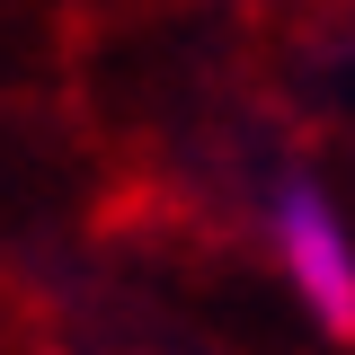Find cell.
I'll return each mask as SVG.
<instances>
[{"label":"cell","mask_w":355,"mask_h":355,"mask_svg":"<svg viewBox=\"0 0 355 355\" xmlns=\"http://www.w3.org/2000/svg\"><path fill=\"white\" fill-rule=\"evenodd\" d=\"M266 249L284 266L293 302L311 311V329L338 338V347H355V231H347L338 196H329L320 178L284 169L266 187Z\"/></svg>","instance_id":"6da1fadb"}]
</instances>
